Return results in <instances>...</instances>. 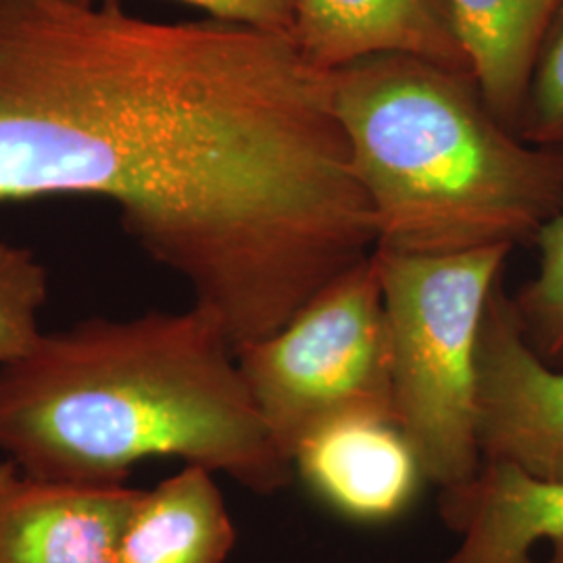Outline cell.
<instances>
[{
	"instance_id": "cell-1",
	"label": "cell",
	"mask_w": 563,
	"mask_h": 563,
	"mask_svg": "<svg viewBox=\"0 0 563 563\" xmlns=\"http://www.w3.org/2000/svg\"><path fill=\"white\" fill-rule=\"evenodd\" d=\"M118 205L241 349L376 251L334 76L290 36L0 0V201Z\"/></svg>"
},
{
	"instance_id": "cell-2",
	"label": "cell",
	"mask_w": 563,
	"mask_h": 563,
	"mask_svg": "<svg viewBox=\"0 0 563 563\" xmlns=\"http://www.w3.org/2000/svg\"><path fill=\"white\" fill-rule=\"evenodd\" d=\"M0 451L25 476L115 486L180 457L255 495L292 481L222 323L192 305L90 318L0 367Z\"/></svg>"
},
{
	"instance_id": "cell-3",
	"label": "cell",
	"mask_w": 563,
	"mask_h": 563,
	"mask_svg": "<svg viewBox=\"0 0 563 563\" xmlns=\"http://www.w3.org/2000/svg\"><path fill=\"white\" fill-rule=\"evenodd\" d=\"M332 76L376 249L455 255L516 246L563 213V155L509 132L472 74L380 55Z\"/></svg>"
},
{
	"instance_id": "cell-4",
	"label": "cell",
	"mask_w": 563,
	"mask_h": 563,
	"mask_svg": "<svg viewBox=\"0 0 563 563\" xmlns=\"http://www.w3.org/2000/svg\"><path fill=\"white\" fill-rule=\"evenodd\" d=\"M511 249L374 251L390 330L397 426L416 451L423 481L441 490L472 481L483 465L476 353L486 305Z\"/></svg>"
},
{
	"instance_id": "cell-5",
	"label": "cell",
	"mask_w": 563,
	"mask_h": 563,
	"mask_svg": "<svg viewBox=\"0 0 563 563\" xmlns=\"http://www.w3.org/2000/svg\"><path fill=\"white\" fill-rule=\"evenodd\" d=\"M236 360L286 462L328 423L349 418L397 423L376 255L330 282L276 334L236 349Z\"/></svg>"
},
{
	"instance_id": "cell-6",
	"label": "cell",
	"mask_w": 563,
	"mask_h": 563,
	"mask_svg": "<svg viewBox=\"0 0 563 563\" xmlns=\"http://www.w3.org/2000/svg\"><path fill=\"white\" fill-rule=\"evenodd\" d=\"M476 374L483 462L563 484V369L526 342L501 282L484 311Z\"/></svg>"
},
{
	"instance_id": "cell-7",
	"label": "cell",
	"mask_w": 563,
	"mask_h": 563,
	"mask_svg": "<svg viewBox=\"0 0 563 563\" xmlns=\"http://www.w3.org/2000/svg\"><path fill=\"white\" fill-rule=\"evenodd\" d=\"M142 493L18 474L0 486V563H113Z\"/></svg>"
},
{
	"instance_id": "cell-8",
	"label": "cell",
	"mask_w": 563,
	"mask_h": 563,
	"mask_svg": "<svg viewBox=\"0 0 563 563\" xmlns=\"http://www.w3.org/2000/svg\"><path fill=\"white\" fill-rule=\"evenodd\" d=\"M292 41L305 59L330 74L380 55L472 74L449 0H295Z\"/></svg>"
},
{
	"instance_id": "cell-9",
	"label": "cell",
	"mask_w": 563,
	"mask_h": 563,
	"mask_svg": "<svg viewBox=\"0 0 563 563\" xmlns=\"http://www.w3.org/2000/svg\"><path fill=\"white\" fill-rule=\"evenodd\" d=\"M292 467L322 504L353 522L399 518L423 483L422 467L401 428L374 418L323 426L299 446Z\"/></svg>"
},
{
	"instance_id": "cell-10",
	"label": "cell",
	"mask_w": 563,
	"mask_h": 563,
	"mask_svg": "<svg viewBox=\"0 0 563 563\" xmlns=\"http://www.w3.org/2000/svg\"><path fill=\"white\" fill-rule=\"evenodd\" d=\"M439 511L460 544L441 563H539L534 547L563 539V484L539 481L509 463L441 490Z\"/></svg>"
},
{
	"instance_id": "cell-11",
	"label": "cell",
	"mask_w": 563,
	"mask_h": 563,
	"mask_svg": "<svg viewBox=\"0 0 563 563\" xmlns=\"http://www.w3.org/2000/svg\"><path fill=\"white\" fill-rule=\"evenodd\" d=\"M236 544L213 472L184 470L142 493L113 563H223Z\"/></svg>"
},
{
	"instance_id": "cell-12",
	"label": "cell",
	"mask_w": 563,
	"mask_h": 563,
	"mask_svg": "<svg viewBox=\"0 0 563 563\" xmlns=\"http://www.w3.org/2000/svg\"><path fill=\"white\" fill-rule=\"evenodd\" d=\"M484 101L516 134L547 30L563 0H449Z\"/></svg>"
},
{
	"instance_id": "cell-13",
	"label": "cell",
	"mask_w": 563,
	"mask_h": 563,
	"mask_svg": "<svg viewBox=\"0 0 563 563\" xmlns=\"http://www.w3.org/2000/svg\"><path fill=\"white\" fill-rule=\"evenodd\" d=\"M534 244L539 272L509 299L532 351L544 363L563 369V213L543 225Z\"/></svg>"
},
{
	"instance_id": "cell-14",
	"label": "cell",
	"mask_w": 563,
	"mask_h": 563,
	"mask_svg": "<svg viewBox=\"0 0 563 563\" xmlns=\"http://www.w3.org/2000/svg\"><path fill=\"white\" fill-rule=\"evenodd\" d=\"M48 276L30 249L0 242V367L23 360L42 339L38 328Z\"/></svg>"
},
{
	"instance_id": "cell-15",
	"label": "cell",
	"mask_w": 563,
	"mask_h": 563,
	"mask_svg": "<svg viewBox=\"0 0 563 563\" xmlns=\"http://www.w3.org/2000/svg\"><path fill=\"white\" fill-rule=\"evenodd\" d=\"M516 136L563 155V9L547 30L534 60Z\"/></svg>"
},
{
	"instance_id": "cell-16",
	"label": "cell",
	"mask_w": 563,
	"mask_h": 563,
	"mask_svg": "<svg viewBox=\"0 0 563 563\" xmlns=\"http://www.w3.org/2000/svg\"><path fill=\"white\" fill-rule=\"evenodd\" d=\"M97 4V0H78ZM211 13L216 20L257 27L292 38L295 0H181Z\"/></svg>"
},
{
	"instance_id": "cell-17",
	"label": "cell",
	"mask_w": 563,
	"mask_h": 563,
	"mask_svg": "<svg viewBox=\"0 0 563 563\" xmlns=\"http://www.w3.org/2000/svg\"><path fill=\"white\" fill-rule=\"evenodd\" d=\"M539 563H563V539L547 544V558Z\"/></svg>"
},
{
	"instance_id": "cell-18",
	"label": "cell",
	"mask_w": 563,
	"mask_h": 563,
	"mask_svg": "<svg viewBox=\"0 0 563 563\" xmlns=\"http://www.w3.org/2000/svg\"><path fill=\"white\" fill-rule=\"evenodd\" d=\"M15 476H18V465H15V463L9 462V460L0 462V486L9 483V481L15 478Z\"/></svg>"
}]
</instances>
